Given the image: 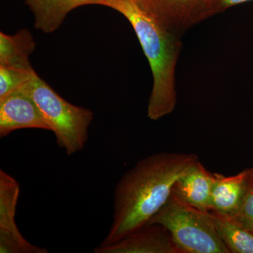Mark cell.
Here are the masks:
<instances>
[{
  "label": "cell",
  "instance_id": "6da1fadb",
  "mask_svg": "<svg viewBox=\"0 0 253 253\" xmlns=\"http://www.w3.org/2000/svg\"><path fill=\"white\" fill-rule=\"evenodd\" d=\"M199 161L194 154L162 152L138 161L116 186L112 224L100 246L115 244L148 224L176 181Z\"/></svg>",
  "mask_w": 253,
  "mask_h": 253
},
{
  "label": "cell",
  "instance_id": "7a4b0ae2",
  "mask_svg": "<svg viewBox=\"0 0 253 253\" xmlns=\"http://www.w3.org/2000/svg\"><path fill=\"white\" fill-rule=\"evenodd\" d=\"M94 4L118 11L135 32L149 61L154 81L148 104V118L158 121L170 114L176 104L175 71L181 49L179 36L163 27L136 0H95Z\"/></svg>",
  "mask_w": 253,
  "mask_h": 253
},
{
  "label": "cell",
  "instance_id": "3957f363",
  "mask_svg": "<svg viewBox=\"0 0 253 253\" xmlns=\"http://www.w3.org/2000/svg\"><path fill=\"white\" fill-rule=\"evenodd\" d=\"M18 89L34 100L54 132L58 146L66 155L83 151L94 118L90 109L68 102L38 74Z\"/></svg>",
  "mask_w": 253,
  "mask_h": 253
},
{
  "label": "cell",
  "instance_id": "277c9868",
  "mask_svg": "<svg viewBox=\"0 0 253 253\" xmlns=\"http://www.w3.org/2000/svg\"><path fill=\"white\" fill-rule=\"evenodd\" d=\"M149 223L167 229L181 253H230L208 212L189 206L173 192Z\"/></svg>",
  "mask_w": 253,
  "mask_h": 253
},
{
  "label": "cell",
  "instance_id": "5b68a950",
  "mask_svg": "<svg viewBox=\"0 0 253 253\" xmlns=\"http://www.w3.org/2000/svg\"><path fill=\"white\" fill-rule=\"evenodd\" d=\"M20 185L13 176L0 170V253H47L44 248L28 242L15 221Z\"/></svg>",
  "mask_w": 253,
  "mask_h": 253
},
{
  "label": "cell",
  "instance_id": "8992f818",
  "mask_svg": "<svg viewBox=\"0 0 253 253\" xmlns=\"http://www.w3.org/2000/svg\"><path fill=\"white\" fill-rule=\"evenodd\" d=\"M163 27L181 33L211 17L209 0H136Z\"/></svg>",
  "mask_w": 253,
  "mask_h": 253
},
{
  "label": "cell",
  "instance_id": "52a82bcc",
  "mask_svg": "<svg viewBox=\"0 0 253 253\" xmlns=\"http://www.w3.org/2000/svg\"><path fill=\"white\" fill-rule=\"evenodd\" d=\"M21 129L51 131L49 123L34 100L18 89L0 99V137Z\"/></svg>",
  "mask_w": 253,
  "mask_h": 253
},
{
  "label": "cell",
  "instance_id": "ba28073f",
  "mask_svg": "<svg viewBox=\"0 0 253 253\" xmlns=\"http://www.w3.org/2000/svg\"><path fill=\"white\" fill-rule=\"evenodd\" d=\"M94 253H181L170 233L158 224H148L109 246H98Z\"/></svg>",
  "mask_w": 253,
  "mask_h": 253
},
{
  "label": "cell",
  "instance_id": "9c48e42d",
  "mask_svg": "<svg viewBox=\"0 0 253 253\" xmlns=\"http://www.w3.org/2000/svg\"><path fill=\"white\" fill-rule=\"evenodd\" d=\"M250 178V168L233 176L214 173L210 211L227 217L234 215L244 201Z\"/></svg>",
  "mask_w": 253,
  "mask_h": 253
},
{
  "label": "cell",
  "instance_id": "30bf717a",
  "mask_svg": "<svg viewBox=\"0 0 253 253\" xmlns=\"http://www.w3.org/2000/svg\"><path fill=\"white\" fill-rule=\"evenodd\" d=\"M214 174L199 161L176 181L172 192L184 203L202 212L211 211Z\"/></svg>",
  "mask_w": 253,
  "mask_h": 253
},
{
  "label": "cell",
  "instance_id": "8fae6325",
  "mask_svg": "<svg viewBox=\"0 0 253 253\" xmlns=\"http://www.w3.org/2000/svg\"><path fill=\"white\" fill-rule=\"evenodd\" d=\"M95 0H26L35 18V27L45 33L60 27L72 10L94 4Z\"/></svg>",
  "mask_w": 253,
  "mask_h": 253
},
{
  "label": "cell",
  "instance_id": "7c38bea8",
  "mask_svg": "<svg viewBox=\"0 0 253 253\" xmlns=\"http://www.w3.org/2000/svg\"><path fill=\"white\" fill-rule=\"evenodd\" d=\"M36 42L27 28L19 30L14 35L0 33V65L24 70H34L29 56Z\"/></svg>",
  "mask_w": 253,
  "mask_h": 253
},
{
  "label": "cell",
  "instance_id": "4fadbf2b",
  "mask_svg": "<svg viewBox=\"0 0 253 253\" xmlns=\"http://www.w3.org/2000/svg\"><path fill=\"white\" fill-rule=\"evenodd\" d=\"M208 215L230 253H253V234L227 216L209 211Z\"/></svg>",
  "mask_w": 253,
  "mask_h": 253
},
{
  "label": "cell",
  "instance_id": "5bb4252c",
  "mask_svg": "<svg viewBox=\"0 0 253 253\" xmlns=\"http://www.w3.org/2000/svg\"><path fill=\"white\" fill-rule=\"evenodd\" d=\"M36 74L35 70H24L0 65V99L18 90Z\"/></svg>",
  "mask_w": 253,
  "mask_h": 253
},
{
  "label": "cell",
  "instance_id": "9a60e30c",
  "mask_svg": "<svg viewBox=\"0 0 253 253\" xmlns=\"http://www.w3.org/2000/svg\"><path fill=\"white\" fill-rule=\"evenodd\" d=\"M229 217L253 234V181L251 177L241 207L234 215Z\"/></svg>",
  "mask_w": 253,
  "mask_h": 253
},
{
  "label": "cell",
  "instance_id": "2e32d148",
  "mask_svg": "<svg viewBox=\"0 0 253 253\" xmlns=\"http://www.w3.org/2000/svg\"><path fill=\"white\" fill-rule=\"evenodd\" d=\"M253 1V0H209L210 16L224 12L225 10L243 3Z\"/></svg>",
  "mask_w": 253,
  "mask_h": 253
},
{
  "label": "cell",
  "instance_id": "e0dca14e",
  "mask_svg": "<svg viewBox=\"0 0 253 253\" xmlns=\"http://www.w3.org/2000/svg\"><path fill=\"white\" fill-rule=\"evenodd\" d=\"M250 174H251V179H252L253 181V167L250 168Z\"/></svg>",
  "mask_w": 253,
  "mask_h": 253
}]
</instances>
